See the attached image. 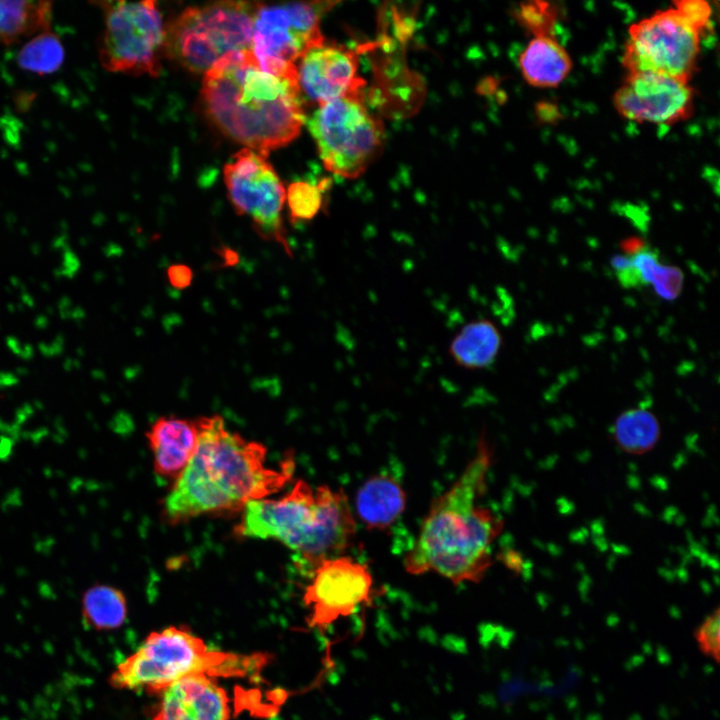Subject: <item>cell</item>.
Here are the masks:
<instances>
[{
    "instance_id": "cell-1",
    "label": "cell",
    "mask_w": 720,
    "mask_h": 720,
    "mask_svg": "<svg viewBox=\"0 0 720 720\" xmlns=\"http://www.w3.org/2000/svg\"><path fill=\"white\" fill-rule=\"evenodd\" d=\"M195 420L196 451L164 503L170 522L244 509L249 502L276 493L291 478L293 462L269 467L266 447L231 432L222 417Z\"/></svg>"
},
{
    "instance_id": "cell-2",
    "label": "cell",
    "mask_w": 720,
    "mask_h": 720,
    "mask_svg": "<svg viewBox=\"0 0 720 720\" xmlns=\"http://www.w3.org/2000/svg\"><path fill=\"white\" fill-rule=\"evenodd\" d=\"M201 100L219 131L264 156L295 139L306 120L297 72L268 73L252 50L229 53L205 72Z\"/></svg>"
},
{
    "instance_id": "cell-3",
    "label": "cell",
    "mask_w": 720,
    "mask_h": 720,
    "mask_svg": "<svg viewBox=\"0 0 720 720\" xmlns=\"http://www.w3.org/2000/svg\"><path fill=\"white\" fill-rule=\"evenodd\" d=\"M492 450L482 436L457 480L437 497L404 558L412 575L434 572L458 585L479 582L492 564L491 546L502 520L478 500L486 489Z\"/></svg>"
},
{
    "instance_id": "cell-4",
    "label": "cell",
    "mask_w": 720,
    "mask_h": 720,
    "mask_svg": "<svg viewBox=\"0 0 720 720\" xmlns=\"http://www.w3.org/2000/svg\"><path fill=\"white\" fill-rule=\"evenodd\" d=\"M243 511L238 535L278 540L312 568L343 555L356 535L345 492L329 486L313 488L304 480L280 499L251 501Z\"/></svg>"
},
{
    "instance_id": "cell-5",
    "label": "cell",
    "mask_w": 720,
    "mask_h": 720,
    "mask_svg": "<svg viewBox=\"0 0 720 720\" xmlns=\"http://www.w3.org/2000/svg\"><path fill=\"white\" fill-rule=\"evenodd\" d=\"M266 653H237L210 649L185 627L151 632L122 660L108 681L113 688L159 695L171 684L190 676L258 678L270 663Z\"/></svg>"
},
{
    "instance_id": "cell-6",
    "label": "cell",
    "mask_w": 720,
    "mask_h": 720,
    "mask_svg": "<svg viewBox=\"0 0 720 720\" xmlns=\"http://www.w3.org/2000/svg\"><path fill=\"white\" fill-rule=\"evenodd\" d=\"M258 2L220 1L184 9L167 27L165 54L194 73L229 53L251 50Z\"/></svg>"
},
{
    "instance_id": "cell-7",
    "label": "cell",
    "mask_w": 720,
    "mask_h": 720,
    "mask_svg": "<svg viewBox=\"0 0 720 720\" xmlns=\"http://www.w3.org/2000/svg\"><path fill=\"white\" fill-rule=\"evenodd\" d=\"M305 123L325 168L344 178L362 175L383 146V124L361 91L319 104Z\"/></svg>"
},
{
    "instance_id": "cell-8",
    "label": "cell",
    "mask_w": 720,
    "mask_h": 720,
    "mask_svg": "<svg viewBox=\"0 0 720 720\" xmlns=\"http://www.w3.org/2000/svg\"><path fill=\"white\" fill-rule=\"evenodd\" d=\"M104 25L97 52L113 73L158 76L165 55L166 26L155 1H99Z\"/></svg>"
},
{
    "instance_id": "cell-9",
    "label": "cell",
    "mask_w": 720,
    "mask_h": 720,
    "mask_svg": "<svg viewBox=\"0 0 720 720\" xmlns=\"http://www.w3.org/2000/svg\"><path fill=\"white\" fill-rule=\"evenodd\" d=\"M336 2L258 3L252 32V52L262 70L285 75L297 72L296 64L310 48L325 39L322 16Z\"/></svg>"
},
{
    "instance_id": "cell-10",
    "label": "cell",
    "mask_w": 720,
    "mask_h": 720,
    "mask_svg": "<svg viewBox=\"0 0 720 720\" xmlns=\"http://www.w3.org/2000/svg\"><path fill=\"white\" fill-rule=\"evenodd\" d=\"M701 34L670 7L633 23L622 64L627 73L650 72L690 82Z\"/></svg>"
},
{
    "instance_id": "cell-11",
    "label": "cell",
    "mask_w": 720,
    "mask_h": 720,
    "mask_svg": "<svg viewBox=\"0 0 720 720\" xmlns=\"http://www.w3.org/2000/svg\"><path fill=\"white\" fill-rule=\"evenodd\" d=\"M223 175L237 214L248 217L262 239L281 245L292 257L282 217L286 191L266 156L243 148L224 165Z\"/></svg>"
},
{
    "instance_id": "cell-12",
    "label": "cell",
    "mask_w": 720,
    "mask_h": 720,
    "mask_svg": "<svg viewBox=\"0 0 720 720\" xmlns=\"http://www.w3.org/2000/svg\"><path fill=\"white\" fill-rule=\"evenodd\" d=\"M373 578L366 565L345 555L325 559L313 568L303 601L310 610L308 625L327 630L353 615L373 595Z\"/></svg>"
},
{
    "instance_id": "cell-13",
    "label": "cell",
    "mask_w": 720,
    "mask_h": 720,
    "mask_svg": "<svg viewBox=\"0 0 720 720\" xmlns=\"http://www.w3.org/2000/svg\"><path fill=\"white\" fill-rule=\"evenodd\" d=\"M613 105L627 120L668 126L692 115L694 91L689 82L667 75L627 73Z\"/></svg>"
},
{
    "instance_id": "cell-14",
    "label": "cell",
    "mask_w": 720,
    "mask_h": 720,
    "mask_svg": "<svg viewBox=\"0 0 720 720\" xmlns=\"http://www.w3.org/2000/svg\"><path fill=\"white\" fill-rule=\"evenodd\" d=\"M302 96L322 104L360 92L364 80L358 75V55L343 45L321 44L310 48L296 64Z\"/></svg>"
},
{
    "instance_id": "cell-15",
    "label": "cell",
    "mask_w": 720,
    "mask_h": 720,
    "mask_svg": "<svg viewBox=\"0 0 720 720\" xmlns=\"http://www.w3.org/2000/svg\"><path fill=\"white\" fill-rule=\"evenodd\" d=\"M151 720H230V699L216 679L196 675L164 689Z\"/></svg>"
},
{
    "instance_id": "cell-16",
    "label": "cell",
    "mask_w": 720,
    "mask_h": 720,
    "mask_svg": "<svg viewBox=\"0 0 720 720\" xmlns=\"http://www.w3.org/2000/svg\"><path fill=\"white\" fill-rule=\"evenodd\" d=\"M153 467L162 478L177 479L194 455L199 430L196 420L160 417L146 433Z\"/></svg>"
},
{
    "instance_id": "cell-17",
    "label": "cell",
    "mask_w": 720,
    "mask_h": 720,
    "mask_svg": "<svg viewBox=\"0 0 720 720\" xmlns=\"http://www.w3.org/2000/svg\"><path fill=\"white\" fill-rule=\"evenodd\" d=\"M406 493L393 477L378 474L370 477L358 489L355 510L361 522L369 529L390 528L404 513Z\"/></svg>"
},
{
    "instance_id": "cell-18",
    "label": "cell",
    "mask_w": 720,
    "mask_h": 720,
    "mask_svg": "<svg viewBox=\"0 0 720 720\" xmlns=\"http://www.w3.org/2000/svg\"><path fill=\"white\" fill-rule=\"evenodd\" d=\"M524 80L537 88L559 86L571 72L573 62L554 35L534 36L519 55Z\"/></svg>"
},
{
    "instance_id": "cell-19",
    "label": "cell",
    "mask_w": 720,
    "mask_h": 720,
    "mask_svg": "<svg viewBox=\"0 0 720 720\" xmlns=\"http://www.w3.org/2000/svg\"><path fill=\"white\" fill-rule=\"evenodd\" d=\"M502 345V336L493 322L487 319L466 324L453 338L449 355L454 362L468 370L491 366Z\"/></svg>"
},
{
    "instance_id": "cell-20",
    "label": "cell",
    "mask_w": 720,
    "mask_h": 720,
    "mask_svg": "<svg viewBox=\"0 0 720 720\" xmlns=\"http://www.w3.org/2000/svg\"><path fill=\"white\" fill-rule=\"evenodd\" d=\"M53 2L0 0V44L12 45L51 30Z\"/></svg>"
},
{
    "instance_id": "cell-21",
    "label": "cell",
    "mask_w": 720,
    "mask_h": 720,
    "mask_svg": "<svg viewBox=\"0 0 720 720\" xmlns=\"http://www.w3.org/2000/svg\"><path fill=\"white\" fill-rule=\"evenodd\" d=\"M81 615L88 628L98 631L117 629L127 619L126 597L116 587L95 584L82 595Z\"/></svg>"
},
{
    "instance_id": "cell-22",
    "label": "cell",
    "mask_w": 720,
    "mask_h": 720,
    "mask_svg": "<svg viewBox=\"0 0 720 720\" xmlns=\"http://www.w3.org/2000/svg\"><path fill=\"white\" fill-rule=\"evenodd\" d=\"M617 444L631 454H643L653 448L660 436V426L653 413L632 408L618 416L614 424Z\"/></svg>"
},
{
    "instance_id": "cell-23",
    "label": "cell",
    "mask_w": 720,
    "mask_h": 720,
    "mask_svg": "<svg viewBox=\"0 0 720 720\" xmlns=\"http://www.w3.org/2000/svg\"><path fill=\"white\" fill-rule=\"evenodd\" d=\"M65 60L61 38L52 30L31 37L19 49L16 63L20 69L38 75L57 72Z\"/></svg>"
},
{
    "instance_id": "cell-24",
    "label": "cell",
    "mask_w": 720,
    "mask_h": 720,
    "mask_svg": "<svg viewBox=\"0 0 720 720\" xmlns=\"http://www.w3.org/2000/svg\"><path fill=\"white\" fill-rule=\"evenodd\" d=\"M328 186L320 182L312 184L296 181L289 185L286 198L290 219L293 223L312 220L322 208L323 192Z\"/></svg>"
},
{
    "instance_id": "cell-25",
    "label": "cell",
    "mask_w": 720,
    "mask_h": 720,
    "mask_svg": "<svg viewBox=\"0 0 720 720\" xmlns=\"http://www.w3.org/2000/svg\"><path fill=\"white\" fill-rule=\"evenodd\" d=\"M516 16L519 23L534 37L554 35L559 13L552 3L536 0L521 3Z\"/></svg>"
},
{
    "instance_id": "cell-26",
    "label": "cell",
    "mask_w": 720,
    "mask_h": 720,
    "mask_svg": "<svg viewBox=\"0 0 720 720\" xmlns=\"http://www.w3.org/2000/svg\"><path fill=\"white\" fill-rule=\"evenodd\" d=\"M646 286H652L654 292L666 301H674L679 297L684 285V273L675 266L665 264L657 259L645 277Z\"/></svg>"
},
{
    "instance_id": "cell-27",
    "label": "cell",
    "mask_w": 720,
    "mask_h": 720,
    "mask_svg": "<svg viewBox=\"0 0 720 720\" xmlns=\"http://www.w3.org/2000/svg\"><path fill=\"white\" fill-rule=\"evenodd\" d=\"M719 609L708 615L694 632L695 640L700 651L705 655L719 662L720 656V629Z\"/></svg>"
},
{
    "instance_id": "cell-28",
    "label": "cell",
    "mask_w": 720,
    "mask_h": 720,
    "mask_svg": "<svg viewBox=\"0 0 720 720\" xmlns=\"http://www.w3.org/2000/svg\"><path fill=\"white\" fill-rule=\"evenodd\" d=\"M680 16L701 35L710 26L712 8L704 0H680L673 3Z\"/></svg>"
},
{
    "instance_id": "cell-29",
    "label": "cell",
    "mask_w": 720,
    "mask_h": 720,
    "mask_svg": "<svg viewBox=\"0 0 720 720\" xmlns=\"http://www.w3.org/2000/svg\"><path fill=\"white\" fill-rule=\"evenodd\" d=\"M170 284L177 289L188 287L193 278L192 270L185 264H173L167 270Z\"/></svg>"
},
{
    "instance_id": "cell-30",
    "label": "cell",
    "mask_w": 720,
    "mask_h": 720,
    "mask_svg": "<svg viewBox=\"0 0 720 720\" xmlns=\"http://www.w3.org/2000/svg\"><path fill=\"white\" fill-rule=\"evenodd\" d=\"M537 120L544 124H554L561 119V111L557 104L549 101H541L535 105Z\"/></svg>"
},
{
    "instance_id": "cell-31",
    "label": "cell",
    "mask_w": 720,
    "mask_h": 720,
    "mask_svg": "<svg viewBox=\"0 0 720 720\" xmlns=\"http://www.w3.org/2000/svg\"><path fill=\"white\" fill-rule=\"evenodd\" d=\"M648 245V242H646L643 238L632 236L623 239L620 243V248L622 250V254L634 255L646 248Z\"/></svg>"
}]
</instances>
